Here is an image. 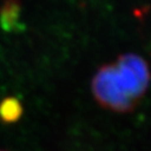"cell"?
<instances>
[{
    "mask_svg": "<svg viewBox=\"0 0 151 151\" xmlns=\"http://www.w3.org/2000/svg\"><path fill=\"white\" fill-rule=\"evenodd\" d=\"M151 81L148 63L127 54L102 66L92 80V93L102 108L116 113L131 112L147 93Z\"/></svg>",
    "mask_w": 151,
    "mask_h": 151,
    "instance_id": "6da1fadb",
    "label": "cell"
},
{
    "mask_svg": "<svg viewBox=\"0 0 151 151\" xmlns=\"http://www.w3.org/2000/svg\"><path fill=\"white\" fill-rule=\"evenodd\" d=\"M22 113L20 103L16 99H7L0 104V116L6 122L16 121Z\"/></svg>",
    "mask_w": 151,
    "mask_h": 151,
    "instance_id": "7a4b0ae2",
    "label": "cell"
},
{
    "mask_svg": "<svg viewBox=\"0 0 151 151\" xmlns=\"http://www.w3.org/2000/svg\"><path fill=\"white\" fill-rule=\"evenodd\" d=\"M18 2L16 0H7L1 9V22L5 28H9L15 22L18 15Z\"/></svg>",
    "mask_w": 151,
    "mask_h": 151,
    "instance_id": "3957f363",
    "label": "cell"
}]
</instances>
